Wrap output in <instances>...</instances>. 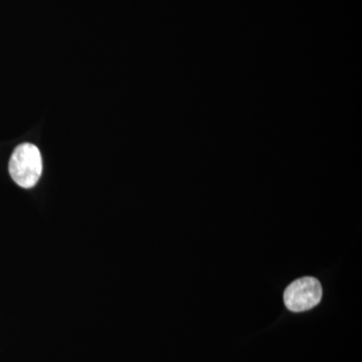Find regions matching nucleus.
I'll list each match as a JSON object with an SVG mask.
<instances>
[{
  "label": "nucleus",
  "mask_w": 362,
  "mask_h": 362,
  "mask_svg": "<svg viewBox=\"0 0 362 362\" xmlns=\"http://www.w3.org/2000/svg\"><path fill=\"white\" fill-rule=\"evenodd\" d=\"M42 173V159L39 148L32 143H23L14 149L9 160V173L16 185L32 188Z\"/></svg>",
  "instance_id": "f257e3e1"
},
{
  "label": "nucleus",
  "mask_w": 362,
  "mask_h": 362,
  "mask_svg": "<svg viewBox=\"0 0 362 362\" xmlns=\"http://www.w3.org/2000/svg\"><path fill=\"white\" fill-rule=\"evenodd\" d=\"M322 298V287L315 278L298 279L284 292L286 307L293 312L310 310L319 304Z\"/></svg>",
  "instance_id": "f03ea898"
}]
</instances>
